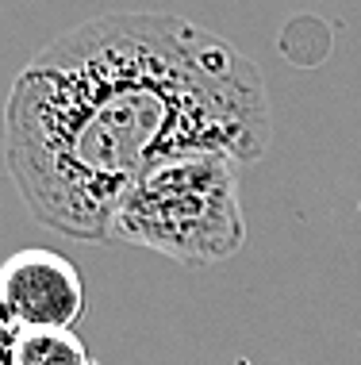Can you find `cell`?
<instances>
[{"mask_svg": "<svg viewBox=\"0 0 361 365\" xmlns=\"http://www.w3.org/2000/svg\"><path fill=\"white\" fill-rule=\"evenodd\" d=\"M269 146L261 70L223 35L173 12H104L54 35L4 108V162L27 212L108 242L123 192L184 154L242 165Z\"/></svg>", "mask_w": 361, "mask_h": 365, "instance_id": "obj_1", "label": "cell"}, {"mask_svg": "<svg viewBox=\"0 0 361 365\" xmlns=\"http://www.w3.org/2000/svg\"><path fill=\"white\" fill-rule=\"evenodd\" d=\"M239 165V158L219 150L154 165L123 192L108 239L146 246L189 269L235 258L246 242Z\"/></svg>", "mask_w": 361, "mask_h": 365, "instance_id": "obj_2", "label": "cell"}, {"mask_svg": "<svg viewBox=\"0 0 361 365\" xmlns=\"http://www.w3.org/2000/svg\"><path fill=\"white\" fill-rule=\"evenodd\" d=\"M85 315V281L54 250H16L0 265V334L73 331Z\"/></svg>", "mask_w": 361, "mask_h": 365, "instance_id": "obj_3", "label": "cell"}, {"mask_svg": "<svg viewBox=\"0 0 361 365\" xmlns=\"http://www.w3.org/2000/svg\"><path fill=\"white\" fill-rule=\"evenodd\" d=\"M12 365H96L73 331H19L12 339Z\"/></svg>", "mask_w": 361, "mask_h": 365, "instance_id": "obj_4", "label": "cell"}]
</instances>
